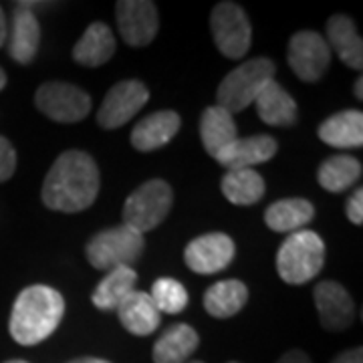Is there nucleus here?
<instances>
[{
  "label": "nucleus",
  "mask_w": 363,
  "mask_h": 363,
  "mask_svg": "<svg viewBox=\"0 0 363 363\" xmlns=\"http://www.w3.org/2000/svg\"><path fill=\"white\" fill-rule=\"evenodd\" d=\"M210 30L218 51L226 59H242L252 45V26L245 9L234 2H220L210 14Z\"/></svg>",
  "instance_id": "nucleus-7"
},
{
  "label": "nucleus",
  "mask_w": 363,
  "mask_h": 363,
  "mask_svg": "<svg viewBox=\"0 0 363 363\" xmlns=\"http://www.w3.org/2000/svg\"><path fill=\"white\" fill-rule=\"evenodd\" d=\"M277 363H311V359H309V355H307L305 351L291 350L286 351L285 355H283Z\"/></svg>",
  "instance_id": "nucleus-33"
},
{
  "label": "nucleus",
  "mask_w": 363,
  "mask_h": 363,
  "mask_svg": "<svg viewBox=\"0 0 363 363\" xmlns=\"http://www.w3.org/2000/svg\"><path fill=\"white\" fill-rule=\"evenodd\" d=\"M331 363H363V350L362 347H353V350L343 351Z\"/></svg>",
  "instance_id": "nucleus-32"
},
{
  "label": "nucleus",
  "mask_w": 363,
  "mask_h": 363,
  "mask_svg": "<svg viewBox=\"0 0 363 363\" xmlns=\"http://www.w3.org/2000/svg\"><path fill=\"white\" fill-rule=\"evenodd\" d=\"M327 45L337 52L339 59L351 69L363 67V40L355 23L345 14H335L327 23Z\"/></svg>",
  "instance_id": "nucleus-20"
},
{
  "label": "nucleus",
  "mask_w": 363,
  "mask_h": 363,
  "mask_svg": "<svg viewBox=\"0 0 363 363\" xmlns=\"http://www.w3.org/2000/svg\"><path fill=\"white\" fill-rule=\"evenodd\" d=\"M119 35L130 47H147L156 39L160 18L157 9L150 0H119L117 2Z\"/></svg>",
  "instance_id": "nucleus-11"
},
{
  "label": "nucleus",
  "mask_w": 363,
  "mask_h": 363,
  "mask_svg": "<svg viewBox=\"0 0 363 363\" xmlns=\"http://www.w3.org/2000/svg\"><path fill=\"white\" fill-rule=\"evenodd\" d=\"M279 145L274 138L262 133V135H248V138H236L230 145H226L214 160L226 169H252L269 162L277 154Z\"/></svg>",
  "instance_id": "nucleus-15"
},
{
  "label": "nucleus",
  "mask_w": 363,
  "mask_h": 363,
  "mask_svg": "<svg viewBox=\"0 0 363 363\" xmlns=\"http://www.w3.org/2000/svg\"><path fill=\"white\" fill-rule=\"evenodd\" d=\"M6 363H28V362H25V359H11V362H6Z\"/></svg>",
  "instance_id": "nucleus-38"
},
{
  "label": "nucleus",
  "mask_w": 363,
  "mask_h": 363,
  "mask_svg": "<svg viewBox=\"0 0 363 363\" xmlns=\"http://www.w3.org/2000/svg\"><path fill=\"white\" fill-rule=\"evenodd\" d=\"M363 77H357L355 81V95H357V99H363Z\"/></svg>",
  "instance_id": "nucleus-36"
},
{
  "label": "nucleus",
  "mask_w": 363,
  "mask_h": 363,
  "mask_svg": "<svg viewBox=\"0 0 363 363\" xmlns=\"http://www.w3.org/2000/svg\"><path fill=\"white\" fill-rule=\"evenodd\" d=\"M234 240L224 233L202 234L194 238L186 250H184V260L190 271L198 274H214V272L224 271L234 259Z\"/></svg>",
  "instance_id": "nucleus-12"
},
{
  "label": "nucleus",
  "mask_w": 363,
  "mask_h": 363,
  "mask_svg": "<svg viewBox=\"0 0 363 363\" xmlns=\"http://www.w3.org/2000/svg\"><path fill=\"white\" fill-rule=\"evenodd\" d=\"M293 73L305 83H315L323 77L331 63V49L327 40L315 30H298L289 40L286 51Z\"/></svg>",
  "instance_id": "nucleus-9"
},
{
  "label": "nucleus",
  "mask_w": 363,
  "mask_h": 363,
  "mask_svg": "<svg viewBox=\"0 0 363 363\" xmlns=\"http://www.w3.org/2000/svg\"><path fill=\"white\" fill-rule=\"evenodd\" d=\"M230 363H238V362H230Z\"/></svg>",
  "instance_id": "nucleus-40"
},
{
  "label": "nucleus",
  "mask_w": 363,
  "mask_h": 363,
  "mask_svg": "<svg viewBox=\"0 0 363 363\" xmlns=\"http://www.w3.org/2000/svg\"><path fill=\"white\" fill-rule=\"evenodd\" d=\"M35 104L49 119L59 121V123L83 121L91 111L89 95L77 85L63 83V81L43 83L37 89Z\"/></svg>",
  "instance_id": "nucleus-8"
},
{
  "label": "nucleus",
  "mask_w": 363,
  "mask_h": 363,
  "mask_svg": "<svg viewBox=\"0 0 363 363\" xmlns=\"http://www.w3.org/2000/svg\"><path fill=\"white\" fill-rule=\"evenodd\" d=\"M198 343L200 337L190 325H172L154 345V363H188Z\"/></svg>",
  "instance_id": "nucleus-23"
},
{
  "label": "nucleus",
  "mask_w": 363,
  "mask_h": 363,
  "mask_svg": "<svg viewBox=\"0 0 363 363\" xmlns=\"http://www.w3.org/2000/svg\"><path fill=\"white\" fill-rule=\"evenodd\" d=\"M313 298L319 311V323L327 331H345L355 317V305L347 289L335 281H323L315 286Z\"/></svg>",
  "instance_id": "nucleus-13"
},
{
  "label": "nucleus",
  "mask_w": 363,
  "mask_h": 363,
  "mask_svg": "<svg viewBox=\"0 0 363 363\" xmlns=\"http://www.w3.org/2000/svg\"><path fill=\"white\" fill-rule=\"evenodd\" d=\"M315 208L309 200L303 198H285L279 200L264 212V222L274 233H298L313 220Z\"/></svg>",
  "instance_id": "nucleus-22"
},
{
  "label": "nucleus",
  "mask_w": 363,
  "mask_h": 363,
  "mask_svg": "<svg viewBox=\"0 0 363 363\" xmlns=\"http://www.w3.org/2000/svg\"><path fill=\"white\" fill-rule=\"evenodd\" d=\"M4 85H6V73L0 69V91L4 89Z\"/></svg>",
  "instance_id": "nucleus-37"
},
{
  "label": "nucleus",
  "mask_w": 363,
  "mask_h": 363,
  "mask_svg": "<svg viewBox=\"0 0 363 363\" xmlns=\"http://www.w3.org/2000/svg\"><path fill=\"white\" fill-rule=\"evenodd\" d=\"M145 240L143 234L121 224L97 233L87 242V260L97 271H113L119 267H131L142 257Z\"/></svg>",
  "instance_id": "nucleus-5"
},
{
  "label": "nucleus",
  "mask_w": 363,
  "mask_h": 363,
  "mask_svg": "<svg viewBox=\"0 0 363 363\" xmlns=\"http://www.w3.org/2000/svg\"><path fill=\"white\" fill-rule=\"evenodd\" d=\"M14 169H16V152L13 143L0 135V182L13 178Z\"/></svg>",
  "instance_id": "nucleus-30"
},
{
  "label": "nucleus",
  "mask_w": 363,
  "mask_h": 363,
  "mask_svg": "<svg viewBox=\"0 0 363 363\" xmlns=\"http://www.w3.org/2000/svg\"><path fill=\"white\" fill-rule=\"evenodd\" d=\"M222 194L234 206H250L264 196V180L255 169H228L222 178Z\"/></svg>",
  "instance_id": "nucleus-27"
},
{
  "label": "nucleus",
  "mask_w": 363,
  "mask_h": 363,
  "mask_svg": "<svg viewBox=\"0 0 363 363\" xmlns=\"http://www.w3.org/2000/svg\"><path fill=\"white\" fill-rule=\"evenodd\" d=\"M345 212H347V218H350L351 224L355 226H362L363 224V190L357 188L351 198L347 200V206H345Z\"/></svg>",
  "instance_id": "nucleus-31"
},
{
  "label": "nucleus",
  "mask_w": 363,
  "mask_h": 363,
  "mask_svg": "<svg viewBox=\"0 0 363 363\" xmlns=\"http://www.w3.org/2000/svg\"><path fill=\"white\" fill-rule=\"evenodd\" d=\"M65 315L63 295L47 285L26 286L11 313V337L21 345H37L51 337Z\"/></svg>",
  "instance_id": "nucleus-2"
},
{
  "label": "nucleus",
  "mask_w": 363,
  "mask_h": 363,
  "mask_svg": "<svg viewBox=\"0 0 363 363\" xmlns=\"http://www.w3.org/2000/svg\"><path fill=\"white\" fill-rule=\"evenodd\" d=\"M117 315H119L121 325L130 333L140 335V337L152 335L162 321V313L157 311L156 303L147 293H142V291H133L130 297L117 307Z\"/></svg>",
  "instance_id": "nucleus-19"
},
{
  "label": "nucleus",
  "mask_w": 363,
  "mask_h": 363,
  "mask_svg": "<svg viewBox=\"0 0 363 363\" xmlns=\"http://www.w3.org/2000/svg\"><path fill=\"white\" fill-rule=\"evenodd\" d=\"M99 194V169L87 152L69 150L55 160L43 184V204L57 212H81Z\"/></svg>",
  "instance_id": "nucleus-1"
},
{
  "label": "nucleus",
  "mask_w": 363,
  "mask_h": 363,
  "mask_svg": "<svg viewBox=\"0 0 363 363\" xmlns=\"http://www.w3.org/2000/svg\"><path fill=\"white\" fill-rule=\"evenodd\" d=\"M248 301V289L242 281H218L204 293V309L216 319H228L242 311Z\"/></svg>",
  "instance_id": "nucleus-25"
},
{
  "label": "nucleus",
  "mask_w": 363,
  "mask_h": 363,
  "mask_svg": "<svg viewBox=\"0 0 363 363\" xmlns=\"http://www.w3.org/2000/svg\"><path fill=\"white\" fill-rule=\"evenodd\" d=\"M255 105H257V113L267 125L286 128L297 123L298 109L295 99L274 79L262 87L259 97L255 99Z\"/></svg>",
  "instance_id": "nucleus-18"
},
{
  "label": "nucleus",
  "mask_w": 363,
  "mask_h": 363,
  "mask_svg": "<svg viewBox=\"0 0 363 363\" xmlns=\"http://www.w3.org/2000/svg\"><path fill=\"white\" fill-rule=\"evenodd\" d=\"M362 178V162L353 156H331L319 166L317 180L327 192H345L347 188L355 186V182Z\"/></svg>",
  "instance_id": "nucleus-28"
},
{
  "label": "nucleus",
  "mask_w": 363,
  "mask_h": 363,
  "mask_svg": "<svg viewBox=\"0 0 363 363\" xmlns=\"http://www.w3.org/2000/svg\"><path fill=\"white\" fill-rule=\"evenodd\" d=\"M188 363H204V362H188Z\"/></svg>",
  "instance_id": "nucleus-39"
},
{
  "label": "nucleus",
  "mask_w": 363,
  "mask_h": 363,
  "mask_svg": "<svg viewBox=\"0 0 363 363\" xmlns=\"http://www.w3.org/2000/svg\"><path fill=\"white\" fill-rule=\"evenodd\" d=\"M6 37H9V23H6L4 11L0 9V47L6 43Z\"/></svg>",
  "instance_id": "nucleus-34"
},
{
  "label": "nucleus",
  "mask_w": 363,
  "mask_h": 363,
  "mask_svg": "<svg viewBox=\"0 0 363 363\" xmlns=\"http://www.w3.org/2000/svg\"><path fill=\"white\" fill-rule=\"evenodd\" d=\"M321 142L337 147V150H353L363 145V113L357 109H345L335 116L327 117L319 125Z\"/></svg>",
  "instance_id": "nucleus-17"
},
{
  "label": "nucleus",
  "mask_w": 363,
  "mask_h": 363,
  "mask_svg": "<svg viewBox=\"0 0 363 363\" xmlns=\"http://www.w3.org/2000/svg\"><path fill=\"white\" fill-rule=\"evenodd\" d=\"M325 264L323 238L313 230L289 234L277 255V271L286 285H305Z\"/></svg>",
  "instance_id": "nucleus-3"
},
{
  "label": "nucleus",
  "mask_w": 363,
  "mask_h": 363,
  "mask_svg": "<svg viewBox=\"0 0 363 363\" xmlns=\"http://www.w3.org/2000/svg\"><path fill=\"white\" fill-rule=\"evenodd\" d=\"M116 52V39L105 23H91L73 47L75 63L83 67L105 65Z\"/></svg>",
  "instance_id": "nucleus-21"
},
{
  "label": "nucleus",
  "mask_w": 363,
  "mask_h": 363,
  "mask_svg": "<svg viewBox=\"0 0 363 363\" xmlns=\"http://www.w3.org/2000/svg\"><path fill=\"white\" fill-rule=\"evenodd\" d=\"M180 125L182 119L176 111L164 109V111L150 113L135 123V128L131 131V145L138 152H145V154L160 150L176 138Z\"/></svg>",
  "instance_id": "nucleus-16"
},
{
  "label": "nucleus",
  "mask_w": 363,
  "mask_h": 363,
  "mask_svg": "<svg viewBox=\"0 0 363 363\" xmlns=\"http://www.w3.org/2000/svg\"><path fill=\"white\" fill-rule=\"evenodd\" d=\"M274 71L277 67L267 57L245 61L222 79L220 87L216 91L218 107L233 116L245 111L248 105H255V99L259 97L262 87L274 79Z\"/></svg>",
  "instance_id": "nucleus-4"
},
{
  "label": "nucleus",
  "mask_w": 363,
  "mask_h": 363,
  "mask_svg": "<svg viewBox=\"0 0 363 363\" xmlns=\"http://www.w3.org/2000/svg\"><path fill=\"white\" fill-rule=\"evenodd\" d=\"M172 204H174V192L168 182H145L135 192L128 196L123 204V224L140 234L150 233L166 220Z\"/></svg>",
  "instance_id": "nucleus-6"
},
{
  "label": "nucleus",
  "mask_w": 363,
  "mask_h": 363,
  "mask_svg": "<svg viewBox=\"0 0 363 363\" xmlns=\"http://www.w3.org/2000/svg\"><path fill=\"white\" fill-rule=\"evenodd\" d=\"M150 99V91L138 79H128L107 91L97 111V123L104 130H117L138 116Z\"/></svg>",
  "instance_id": "nucleus-10"
},
{
  "label": "nucleus",
  "mask_w": 363,
  "mask_h": 363,
  "mask_svg": "<svg viewBox=\"0 0 363 363\" xmlns=\"http://www.w3.org/2000/svg\"><path fill=\"white\" fill-rule=\"evenodd\" d=\"M152 301L156 303L157 311L168 313V315H178L186 309L188 305V291L186 286L178 283L176 279H157L156 283L152 285V293H150Z\"/></svg>",
  "instance_id": "nucleus-29"
},
{
  "label": "nucleus",
  "mask_w": 363,
  "mask_h": 363,
  "mask_svg": "<svg viewBox=\"0 0 363 363\" xmlns=\"http://www.w3.org/2000/svg\"><path fill=\"white\" fill-rule=\"evenodd\" d=\"M9 55L21 65H28L35 61L40 45V25L30 9L16 4L13 13V23L9 25Z\"/></svg>",
  "instance_id": "nucleus-14"
},
{
  "label": "nucleus",
  "mask_w": 363,
  "mask_h": 363,
  "mask_svg": "<svg viewBox=\"0 0 363 363\" xmlns=\"http://www.w3.org/2000/svg\"><path fill=\"white\" fill-rule=\"evenodd\" d=\"M200 138L208 154L212 157L218 156L226 145H230L238 138L234 117L218 105L204 109L200 117Z\"/></svg>",
  "instance_id": "nucleus-24"
},
{
  "label": "nucleus",
  "mask_w": 363,
  "mask_h": 363,
  "mask_svg": "<svg viewBox=\"0 0 363 363\" xmlns=\"http://www.w3.org/2000/svg\"><path fill=\"white\" fill-rule=\"evenodd\" d=\"M69 363H109V362L99 359V357H79V359H73V362H69Z\"/></svg>",
  "instance_id": "nucleus-35"
},
{
  "label": "nucleus",
  "mask_w": 363,
  "mask_h": 363,
  "mask_svg": "<svg viewBox=\"0 0 363 363\" xmlns=\"http://www.w3.org/2000/svg\"><path fill=\"white\" fill-rule=\"evenodd\" d=\"M138 272L131 267H119L105 274V279L93 291V305L101 311H117V307L135 291Z\"/></svg>",
  "instance_id": "nucleus-26"
}]
</instances>
